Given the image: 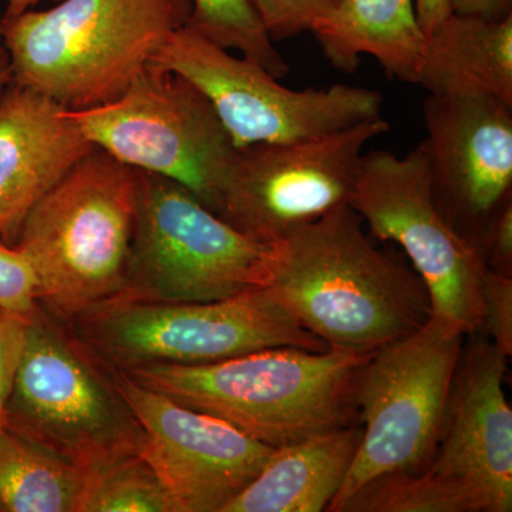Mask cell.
<instances>
[{"label":"cell","mask_w":512,"mask_h":512,"mask_svg":"<svg viewBox=\"0 0 512 512\" xmlns=\"http://www.w3.org/2000/svg\"><path fill=\"white\" fill-rule=\"evenodd\" d=\"M268 288L326 349L370 356L431 318L417 272L376 247L350 205L272 245Z\"/></svg>","instance_id":"cell-1"},{"label":"cell","mask_w":512,"mask_h":512,"mask_svg":"<svg viewBox=\"0 0 512 512\" xmlns=\"http://www.w3.org/2000/svg\"><path fill=\"white\" fill-rule=\"evenodd\" d=\"M369 357L285 346L207 365H147L121 373L279 448L352 424L357 376Z\"/></svg>","instance_id":"cell-2"},{"label":"cell","mask_w":512,"mask_h":512,"mask_svg":"<svg viewBox=\"0 0 512 512\" xmlns=\"http://www.w3.org/2000/svg\"><path fill=\"white\" fill-rule=\"evenodd\" d=\"M191 0H60L2 18L13 83L67 110L116 100L187 25Z\"/></svg>","instance_id":"cell-3"},{"label":"cell","mask_w":512,"mask_h":512,"mask_svg":"<svg viewBox=\"0 0 512 512\" xmlns=\"http://www.w3.org/2000/svg\"><path fill=\"white\" fill-rule=\"evenodd\" d=\"M468 336L430 463L419 473L373 481L345 511L512 510V412L504 392L508 356L487 336Z\"/></svg>","instance_id":"cell-4"},{"label":"cell","mask_w":512,"mask_h":512,"mask_svg":"<svg viewBox=\"0 0 512 512\" xmlns=\"http://www.w3.org/2000/svg\"><path fill=\"white\" fill-rule=\"evenodd\" d=\"M138 191L140 171L94 148L32 208L15 245L35 266L43 311L69 322L119 295Z\"/></svg>","instance_id":"cell-5"},{"label":"cell","mask_w":512,"mask_h":512,"mask_svg":"<svg viewBox=\"0 0 512 512\" xmlns=\"http://www.w3.org/2000/svg\"><path fill=\"white\" fill-rule=\"evenodd\" d=\"M66 323L111 370L207 365L256 350H326L268 286L215 302L114 298Z\"/></svg>","instance_id":"cell-6"},{"label":"cell","mask_w":512,"mask_h":512,"mask_svg":"<svg viewBox=\"0 0 512 512\" xmlns=\"http://www.w3.org/2000/svg\"><path fill=\"white\" fill-rule=\"evenodd\" d=\"M5 427L84 470L141 456L140 424L110 367L39 308L6 402Z\"/></svg>","instance_id":"cell-7"},{"label":"cell","mask_w":512,"mask_h":512,"mask_svg":"<svg viewBox=\"0 0 512 512\" xmlns=\"http://www.w3.org/2000/svg\"><path fill=\"white\" fill-rule=\"evenodd\" d=\"M464 335L430 318L366 360L356 380L362 437L329 512H342L360 490L387 476L419 473L439 443Z\"/></svg>","instance_id":"cell-8"},{"label":"cell","mask_w":512,"mask_h":512,"mask_svg":"<svg viewBox=\"0 0 512 512\" xmlns=\"http://www.w3.org/2000/svg\"><path fill=\"white\" fill-rule=\"evenodd\" d=\"M271 254L272 245L245 237L183 185L140 171L126 281L116 296L222 301L268 285Z\"/></svg>","instance_id":"cell-9"},{"label":"cell","mask_w":512,"mask_h":512,"mask_svg":"<svg viewBox=\"0 0 512 512\" xmlns=\"http://www.w3.org/2000/svg\"><path fill=\"white\" fill-rule=\"evenodd\" d=\"M67 111L94 147L183 185L217 214L238 148L210 101L185 77L150 66L116 100Z\"/></svg>","instance_id":"cell-10"},{"label":"cell","mask_w":512,"mask_h":512,"mask_svg":"<svg viewBox=\"0 0 512 512\" xmlns=\"http://www.w3.org/2000/svg\"><path fill=\"white\" fill-rule=\"evenodd\" d=\"M151 66L198 87L237 148L311 140L382 117L383 96L375 90L288 89L261 64L231 55L188 25L170 36Z\"/></svg>","instance_id":"cell-11"},{"label":"cell","mask_w":512,"mask_h":512,"mask_svg":"<svg viewBox=\"0 0 512 512\" xmlns=\"http://www.w3.org/2000/svg\"><path fill=\"white\" fill-rule=\"evenodd\" d=\"M349 205L373 237L400 245L409 256L429 292L431 318L464 335L480 332L487 266L437 210L419 147L406 157L365 153Z\"/></svg>","instance_id":"cell-12"},{"label":"cell","mask_w":512,"mask_h":512,"mask_svg":"<svg viewBox=\"0 0 512 512\" xmlns=\"http://www.w3.org/2000/svg\"><path fill=\"white\" fill-rule=\"evenodd\" d=\"M386 131L380 117L311 140L238 148L217 214L245 237L274 245L349 205L365 148Z\"/></svg>","instance_id":"cell-13"},{"label":"cell","mask_w":512,"mask_h":512,"mask_svg":"<svg viewBox=\"0 0 512 512\" xmlns=\"http://www.w3.org/2000/svg\"><path fill=\"white\" fill-rule=\"evenodd\" d=\"M113 373L143 431L141 457L156 471L177 512H222L274 454V447L227 421Z\"/></svg>","instance_id":"cell-14"},{"label":"cell","mask_w":512,"mask_h":512,"mask_svg":"<svg viewBox=\"0 0 512 512\" xmlns=\"http://www.w3.org/2000/svg\"><path fill=\"white\" fill-rule=\"evenodd\" d=\"M419 144L431 198L458 234L480 247L512 191V106L488 96L429 94Z\"/></svg>","instance_id":"cell-15"},{"label":"cell","mask_w":512,"mask_h":512,"mask_svg":"<svg viewBox=\"0 0 512 512\" xmlns=\"http://www.w3.org/2000/svg\"><path fill=\"white\" fill-rule=\"evenodd\" d=\"M94 148L67 109L13 83L0 97V238L15 245L32 208Z\"/></svg>","instance_id":"cell-16"},{"label":"cell","mask_w":512,"mask_h":512,"mask_svg":"<svg viewBox=\"0 0 512 512\" xmlns=\"http://www.w3.org/2000/svg\"><path fill=\"white\" fill-rule=\"evenodd\" d=\"M362 427L346 426L275 448L261 473L222 512L328 511L349 473Z\"/></svg>","instance_id":"cell-17"},{"label":"cell","mask_w":512,"mask_h":512,"mask_svg":"<svg viewBox=\"0 0 512 512\" xmlns=\"http://www.w3.org/2000/svg\"><path fill=\"white\" fill-rule=\"evenodd\" d=\"M336 69L353 73L370 55L387 74L417 84L427 36L414 0H339L311 29Z\"/></svg>","instance_id":"cell-18"},{"label":"cell","mask_w":512,"mask_h":512,"mask_svg":"<svg viewBox=\"0 0 512 512\" xmlns=\"http://www.w3.org/2000/svg\"><path fill=\"white\" fill-rule=\"evenodd\" d=\"M419 86L439 96H488L512 106V15L453 12L427 36Z\"/></svg>","instance_id":"cell-19"},{"label":"cell","mask_w":512,"mask_h":512,"mask_svg":"<svg viewBox=\"0 0 512 512\" xmlns=\"http://www.w3.org/2000/svg\"><path fill=\"white\" fill-rule=\"evenodd\" d=\"M90 471L3 427L0 512H80Z\"/></svg>","instance_id":"cell-20"},{"label":"cell","mask_w":512,"mask_h":512,"mask_svg":"<svg viewBox=\"0 0 512 512\" xmlns=\"http://www.w3.org/2000/svg\"><path fill=\"white\" fill-rule=\"evenodd\" d=\"M187 25L228 50H237L265 67L276 79L289 73V64L275 49L247 0H191Z\"/></svg>","instance_id":"cell-21"},{"label":"cell","mask_w":512,"mask_h":512,"mask_svg":"<svg viewBox=\"0 0 512 512\" xmlns=\"http://www.w3.org/2000/svg\"><path fill=\"white\" fill-rule=\"evenodd\" d=\"M80 512H177L156 471L141 456L90 473Z\"/></svg>","instance_id":"cell-22"},{"label":"cell","mask_w":512,"mask_h":512,"mask_svg":"<svg viewBox=\"0 0 512 512\" xmlns=\"http://www.w3.org/2000/svg\"><path fill=\"white\" fill-rule=\"evenodd\" d=\"M39 308L35 266L22 249L0 238V313L32 319Z\"/></svg>","instance_id":"cell-23"},{"label":"cell","mask_w":512,"mask_h":512,"mask_svg":"<svg viewBox=\"0 0 512 512\" xmlns=\"http://www.w3.org/2000/svg\"><path fill=\"white\" fill-rule=\"evenodd\" d=\"M272 40H285L311 32L339 0H247Z\"/></svg>","instance_id":"cell-24"},{"label":"cell","mask_w":512,"mask_h":512,"mask_svg":"<svg viewBox=\"0 0 512 512\" xmlns=\"http://www.w3.org/2000/svg\"><path fill=\"white\" fill-rule=\"evenodd\" d=\"M483 319L485 336L505 355L512 353V279L485 268L483 286Z\"/></svg>","instance_id":"cell-25"},{"label":"cell","mask_w":512,"mask_h":512,"mask_svg":"<svg viewBox=\"0 0 512 512\" xmlns=\"http://www.w3.org/2000/svg\"><path fill=\"white\" fill-rule=\"evenodd\" d=\"M32 319L0 313V402L2 403L6 402L12 389Z\"/></svg>","instance_id":"cell-26"},{"label":"cell","mask_w":512,"mask_h":512,"mask_svg":"<svg viewBox=\"0 0 512 512\" xmlns=\"http://www.w3.org/2000/svg\"><path fill=\"white\" fill-rule=\"evenodd\" d=\"M485 266L491 271L511 276L512 268V202L505 205L485 232L478 247Z\"/></svg>","instance_id":"cell-27"},{"label":"cell","mask_w":512,"mask_h":512,"mask_svg":"<svg viewBox=\"0 0 512 512\" xmlns=\"http://www.w3.org/2000/svg\"><path fill=\"white\" fill-rule=\"evenodd\" d=\"M453 12L487 19H504L512 15V0H453Z\"/></svg>","instance_id":"cell-28"},{"label":"cell","mask_w":512,"mask_h":512,"mask_svg":"<svg viewBox=\"0 0 512 512\" xmlns=\"http://www.w3.org/2000/svg\"><path fill=\"white\" fill-rule=\"evenodd\" d=\"M421 29L429 36L453 13V0H414Z\"/></svg>","instance_id":"cell-29"},{"label":"cell","mask_w":512,"mask_h":512,"mask_svg":"<svg viewBox=\"0 0 512 512\" xmlns=\"http://www.w3.org/2000/svg\"><path fill=\"white\" fill-rule=\"evenodd\" d=\"M13 84L12 60H10L8 46L3 37L2 18H0V97Z\"/></svg>","instance_id":"cell-30"},{"label":"cell","mask_w":512,"mask_h":512,"mask_svg":"<svg viewBox=\"0 0 512 512\" xmlns=\"http://www.w3.org/2000/svg\"><path fill=\"white\" fill-rule=\"evenodd\" d=\"M43 2L57 3L60 0H9L5 15L2 18H13V16H18L20 13L33 9Z\"/></svg>","instance_id":"cell-31"},{"label":"cell","mask_w":512,"mask_h":512,"mask_svg":"<svg viewBox=\"0 0 512 512\" xmlns=\"http://www.w3.org/2000/svg\"><path fill=\"white\" fill-rule=\"evenodd\" d=\"M5 427V409H3V403L0 402V430Z\"/></svg>","instance_id":"cell-32"}]
</instances>
